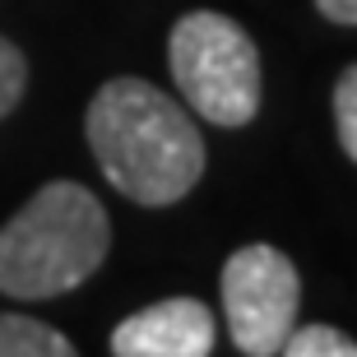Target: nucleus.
Returning a JSON list of instances; mask_svg holds the SVG:
<instances>
[{
	"mask_svg": "<svg viewBox=\"0 0 357 357\" xmlns=\"http://www.w3.org/2000/svg\"><path fill=\"white\" fill-rule=\"evenodd\" d=\"M84 135L107 181L149 209L176 204L204 176V135L190 112L135 75L107 79L93 93Z\"/></svg>",
	"mask_w": 357,
	"mask_h": 357,
	"instance_id": "nucleus-1",
	"label": "nucleus"
},
{
	"mask_svg": "<svg viewBox=\"0 0 357 357\" xmlns=\"http://www.w3.org/2000/svg\"><path fill=\"white\" fill-rule=\"evenodd\" d=\"M112 251V218L79 181H47L0 227V292L19 302L75 292Z\"/></svg>",
	"mask_w": 357,
	"mask_h": 357,
	"instance_id": "nucleus-2",
	"label": "nucleus"
},
{
	"mask_svg": "<svg viewBox=\"0 0 357 357\" xmlns=\"http://www.w3.org/2000/svg\"><path fill=\"white\" fill-rule=\"evenodd\" d=\"M167 61L195 116L213 126H246L260 112V52L237 19L218 10L181 14L167 42Z\"/></svg>",
	"mask_w": 357,
	"mask_h": 357,
	"instance_id": "nucleus-3",
	"label": "nucleus"
},
{
	"mask_svg": "<svg viewBox=\"0 0 357 357\" xmlns=\"http://www.w3.org/2000/svg\"><path fill=\"white\" fill-rule=\"evenodd\" d=\"M302 306V278L297 265L278 246H241L227 255L223 265V311H227V334L237 353L246 357H269L283 348V339L297 325Z\"/></svg>",
	"mask_w": 357,
	"mask_h": 357,
	"instance_id": "nucleus-4",
	"label": "nucleus"
},
{
	"mask_svg": "<svg viewBox=\"0 0 357 357\" xmlns=\"http://www.w3.org/2000/svg\"><path fill=\"white\" fill-rule=\"evenodd\" d=\"M213 311L195 297H167L112 330L116 357H204L213 353Z\"/></svg>",
	"mask_w": 357,
	"mask_h": 357,
	"instance_id": "nucleus-5",
	"label": "nucleus"
},
{
	"mask_svg": "<svg viewBox=\"0 0 357 357\" xmlns=\"http://www.w3.org/2000/svg\"><path fill=\"white\" fill-rule=\"evenodd\" d=\"M70 353H75V344L61 330L33 316H19V311H0V357H70Z\"/></svg>",
	"mask_w": 357,
	"mask_h": 357,
	"instance_id": "nucleus-6",
	"label": "nucleus"
},
{
	"mask_svg": "<svg viewBox=\"0 0 357 357\" xmlns=\"http://www.w3.org/2000/svg\"><path fill=\"white\" fill-rule=\"evenodd\" d=\"M278 353L288 357H357V344L348 339L344 330H334V325H292V334L283 339Z\"/></svg>",
	"mask_w": 357,
	"mask_h": 357,
	"instance_id": "nucleus-7",
	"label": "nucleus"
},
{
	"mask_svg": "<svg viewBox=\"0 0 357 357\" xmlns=\"http://www.w3.org/2000/svg\"><path fill=\"white\" fill-rule=\"evenodd\" d=\"M334 130H339L344 153L357 162V66H348L334 84Z\"/></svg>",
	"mask_w": 357,
	"mask_h": 357,
	"instance_id": "nucleus-8",
	"label": "nucleus"
},
{
	"mask_svg": "<svg viewBox=\"0 0 357 357\" xmlns=\"http://www.w3.org/2000/svg\"><path fill=\"white\" fill-rule=\"evenodd\" d=\"M24 84H28V61H24V52H19L14 42L0 38V121L19 107Z\"/></svg>",
	"mask_w": 357,
	"mask_h": 357,
	"instance_id": "nucleus-9",
	"label": "nucleus"
},
{
	"mask_svg": "<svg viewBox=\"0 0 357 357\" xmlns=\"http://www.w3.org/2000/svg\"><path fill=\"white\" fill-rule=\"evenodd\" d=\"M316 5H320L325 19H334V24H348V28L357 24V0H316Z\"/></svg>",
	"mask_w": 357,
	"mask_h": 357,
	"instance_id": "nucleus-10",
	"label": "nucleus"
}]
</instances>
